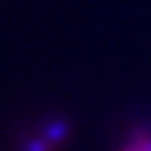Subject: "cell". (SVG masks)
I'll use <instances>...</instances> for the list:
<instances>
[{
	"mask_svg": "<svg viewBox=\"0 0 151 151\" xmlns=\"http://www.w3.org/2000/svg\"><path fill=\"white\" fill-rule=\"evenodd\" d=\"M121 151H151V132L140 130L132 136V140Z\"/></svg>",
	"mask_w": 151,
	"mask_h": 151,
	"instance_id": "obj_1",
	"label": "cell"
}]
</instances>
